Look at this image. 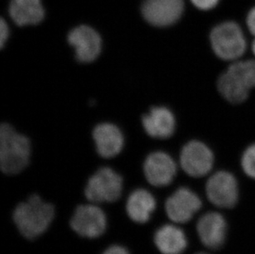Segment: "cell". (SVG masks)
I'll use <instances>...</instances> for the list:
<instances>
[{
    "mask_svg": "<svg viewBox=\"0 0 255 254\" xmlns=\"http://www.w3.org/2000/svg\"><path fill=\"white\" fill-rule=\"evenodd\" d=\"M54 216L53 206L33 195L27 202L20 203L15 208L13 221L25 238L34 240L46 232L53 221Z\"/></svg>",
    "mask_w": 255,
    "mask_h": 254,
    "instance_id": "cell-1",
    "label": "cell"
},
{
    "mask_svg": "<svg viewBox=\"0 0 255 254\" xmlns=\"http://www.w3.org/2000/svg\"><path fill=\"white\" fill-rule=\"evenodd\" d=\"M31 145L27 137L17 133L8 124L0 127V166L6 174H17L27 164Z\"/></svg>",
    "mask_w": 255,
    "mask_h": 254,
    "instance_id": "cell-2",
    "label": "cell"
},
{
    "mask_svg": "<svg viewBox=\"0 0 255 254\" xmlns=\"http://www.w3.org/2000/svg\"><path fill=\"white\" fill-rule=\"evenodd\" d=\"M215 54L224 60H236L246 50V41L241 26L234 22H222L211 32Z\"/></svg>",
    "mask_w": 255,
    "mask_h": 254,
    "instance_id": "cell-3",
    "label": "cell"
},
{
    "mask_svg": "<svg viewBox=\"0 0 255 254\" xmlns=\"http://www.w3.org/2000/svg\"><path fill=\"white\" fill-rule=\"evenodd\" d=\"M123 178L110 168H102L89 178L85 196L92 202H114L123 192Z\"/></svg>",
    "mask_w": 255,
    "mask_h": 254,
    "instance_id": "cell-4",
    "label": "cell"
},
{
    "mask_svg": "<svg viewBox=\"0 0 255 254\" xmlns=\"http://www.w3.org/2000/svg\"><path fill=\"white\" fill-rule=\"evenodd\" d=\"M183 11V0H144L141 5L144 20L158 27L174 24L182 17Z\"/></svg>",
    "mask_w": 255,
    "mask_h": 254,
    "instance_id": "cell-5",
    "label": "cell"
},
{
    "mask_svg": "<svg viewBox=\"0 0 255 254\" xmlns=\"http://www.w3.org/2000/svg\"><path fill=\"white\" fill-rule=\"evenodd\" d=\"M70 226L80 236L95 239L101 236L106 230V216L99 206L82 205L75 210Z\"/></svg>",
    "mask_w": 255,
    "mask_h": 254,
    "instance_id": "cell-6",
    "label": "cell"
},
{
    "mask_svg": "<svg viewBox=\"0 0 255 254\" xmlns=\"http://www.w3.org/2000/svg\"><path fill=\"white\" fill-rule=\"evenodd\" d=\"M214 162L213 153L209 148L199 141H191L181 152L180 163L188 175L199 178L209 173Z\"/></svg>",
    "mask_w": 255,
    "mask_h": 254,
    "instance_id": "cell-7",
    "label": "cell"
},
{
    "mask_svg": "<svg viewBox=\"0 0 255 254\" xmlns=\"http://www.w3.org/2000/svg\"><path fill=\"white\" fill-rule=\"evenodd\" d=\"M208 199L215 206L231 208L238 200V186L236 178L227 172H218L207 183Z\"/></svg>",
    "mask_w": 255,
    "mask_h": 254,
    "instance_id": "cell-8",
    "label": "cell"
},
{
    "mask_svg": "<svg viewBox=\"0 0 255 254\" xmlns=\"http://www.w3.org/2000/svg\"><path fill=\"white\" fill-rule=\"evenodd\" d=\"M69 43L75 48L80 62H93L101 52L102 40L94 28L86 25L77 26L68 36Z\"/></svg>",
    "mask_w": 255,
    "mask_h": 254,
    "instance_id": "cell-9",
    "label": "cell"
},
{
    "mask_svg": "<svg viewBox=\"0 0 255 254\" xmlns=\"http://www.w3.org/2000/svg\"><path fill=\"white\" fill-rule=\"evenodd\" d=\"M202 206L199 197L191 190L181 187L167 200L165 210L171 221L186 223Z\"/></svg>",
    "mask_w": 255,
    "mask_h": 254,
    "instance_id": "cell-10",
    "label": "cell"
},
{
    "mask_svg": "<svg viewBox=\"0 0 255 254\" xmlns=\"http://www.w3.org/2000/svg\"><path fill=\"white\" fill-rule=\"evenodd\" d=\"M177 172L176 163L168 153L154 152L144 161V173L147 181L154 187L170 184Z\"/></svg>",
    "mask_w": 255,
    "mask_h": 254,
    "instance_id": "cell-11",
    "label": "cell"
},
{
    "mask_svg": "<svg viewBox=\"0 0 255 254\" xmlns=\"http://www.w3.org/2000/svg\"><path fill=\"white\" fill-rule=\"evenodd\" d=\"M200 240L206 247L217 250L222 247L227 237V223L223 216L216 212L206 214L197 226Z\"/></svg>",
    "mask_w": 255,
    "mask_h": 254,
    "instance_id": "cell-12",
    "label": "cell"
},
{
    "mask_svg": "<svg viewBox=\"0 0 255 254\" xmlns=\"http://www.w3.org/2000/svg\"><path fill=\"white\" fill-rule=\"evenodd\" d=\"M94 139L98 153L104 158H114L120 153L124 145L123 134L118 127L110 123L97 126Z\"/></svg>",
    "mask_w": 255,
    "mask_h": 254,
    "instance_id": "cell-13",
    "label": "cell"
},
{
    "mask_svg": "<svg viewBox=\"0 0 255 254\" xmlns=\"http://www.w3.org/2000/svg\"><path fill=\"white\" fill-rule=\"evenodd\" d=\"M142 124L149 136L167 139L172 136L175 129V119L168 108L157 107L142 118Z\"/></svg>",
    "mask_w": 255,
    "mask_h": 254,
    "instance_id": "cell-14",
    "label": "cell"
},
{
    "mask_svg": "<svg viewBox=\"0 0 255 254\" xmlns=\"http://www.w3.org/2000/svg\"><path fill=\"white\" fill-rule=\"evenodd\" d=\"M8 13L12 21L19 26L39 24L45 17L41 0H11Z\"/></svg>",
    "mask_w": 255,
    "mask_h": 254,
    "instance_id": "cell-15",
    "label": "cell"
},
{
    "mask_svg": "<svg viewBox=\"0 0 255 254\" xmlns=\"http://www.w3.org/2000/svg\"><path fill=\"white\" fill-rule=\"evenodd\" d=\"M156 207L154 197L148 191L137 189L130 195L127 202V212L136 223H146Z\"/></svg>",
    "mask_w": 255,
    "mask_h": 254,
    "instance_id": "cell-16",
    "label": "cell"
},
{
    "mask_svg": "<svg viewBox=\"0 0 255 254\" xmlns=\"http://www.w3.org/2000/svg\"><path fill=\"white\" fill-rule=\"evenodd\" d=\"M154 240L157 249L163 254H181L188 245L183 230L171 225L157 230Z\"/></svg>",
    "mask_w": 255,
    "mask_h": 254,
    "instance_id": "cell-17",
    "label": "cell"
},
{
    "mask_svg": "<svg viewBox=\"0 0 255 254\" xmlns=\"http://www.w3.org/2000/svg\"><path fill=\"white\" fill-rule=\"evenodd\" d=\"M227 71L247 93L255 88V60L237 61L232 64Z\"/></svg>",
    "mask_w": 255,
    "mask_h": 254,
    "instance_id": "cell-18",
    "label": "cell"
},
{
    "mask_svg": "<svg viewBox=\"0 0 255 254\" xmlns=\"http://www.w3.org/2000/svg\"><path fill=\"white\" fill-rule=\"evenodd\" d=\"M241 163L245 173L255 179V144L251 145L245 151Z\"/></svg>",
    "mask_w": 255,
    "mask_h": 254,
    "instance_id": "cell-19",
    "label": "cell"
},
{
    "mask_svg": "<svg viewBox=\"0 0 255 254\" xmlns=\"http://www.w3.org/2000/svg\"><path fill=\"white\" fill-rule=\"evenodd\" d=\"M220 0H191L197 8L201 10H210L214 8Z\"/></svg>",
    "mask_w": 255,
    "mask_h": 254,
    "instance_id": "cell-20",
    "label": "cell"
},
{
    "mask_svg": "<svg viewBox=\"0 0 255 254\" xmlns=\"http://www.w3.org/2000/svg\"><path fill=\"white\" fill-rule=\"evenodd\" d=\"M9 36V27L3 18L0 21V46L3 47Z\"/></svg>",
    "mask_w": 255,
    "mask_h": 254,
    "instance_id": "cell-21",
    "label": "cell"
},
{
    "mask_svg": "<svg viewBox=\"0 0 255 254\" xmlns=\"http://www.w3.org/2000/svg\"><path fill=\"white\" fill-rule=\"evenodd\" d=\"M103 254H129V252L126 248L123 247V246L114 245L105 250Z\"/></svg>",
    "mask_w": 255,
    "mask_h": 254,
    "instance_id": "cell-22",
    "label": "cell"
},
{
    "mask_svg": "<svg viewBox=\"0 0 255 254\" xmlns=\"http://www.w3.org/2000/svg\"><path fill=\"white\" fill-rule=\"evenodd\" d=\"M247 25L251 33L255 36V7L249 12L248 17H247Z\"/></svg>",
    "mask_w": 255,
    "mask_h": 254,
    "instance_id": "cell-23",
    "label": "cell"
},
{
    "mask_svg": "<svg viewBox=\"0 0 255 254\" xmlns=\"http://www.w3.org/2000/svg\"><path fill=\"white\" fill-rule=\"evenodd\" d=\"M253 51H254V53H255V41H254V43H253Z\"/></svg>",
    "mask_w": 255,
    "mask_h": 254,
    "instance_id": "cell-24",
    "label": "cell"
},
{
    "mask_svg": "<svg viewBox=\"0 0 255 254\" xmlns=\"http://www.w3.org/2000/svg\"></svg>",
    "mask_w": 255,
    "mask_h": 254,
    "instance_id": "cell-25",
    "label": "cell"
}]
</instances>
